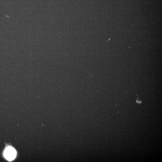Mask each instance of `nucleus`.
Here are the masks:
<instances>
[{
    "label": "nucleus",
    "instance_id": "1",
    "mask_svg": "<svg viewBox=\"0 0 162 162\" xmlns=\"http://www.w3.org/2000/svg\"><path fill=\"white\" fill-rule=\"evenodd\" d=\"M4 156L8 160L11 161L15 158L16 152L13 147L8 146L6 148L4 152Z\"/></svg>",
    "mask_w": 162,
    "mask_h": 162
}]
</instances>
